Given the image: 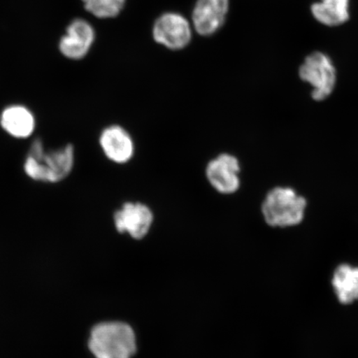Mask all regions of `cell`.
<instances>
[{
  "label": "cell",
  "instance_id": "6da1fadb",
  "mask_svg": "<svg viewBox=\"0 0 358 358\" xmlns=\"http://www.w3.org/2000/svg\"><path fill=\"white\" fill-rule=\"evenodd\" d=\"M75 149L69 144L57 150H46L41 138L31 144L24 164L26 176L34 181L57 183L64 181L73 171Z\"/></svg>",
  "mask_w": 358,
  "mask_h": 358
},
{
  "label": "cell",
  "instance_id": "7a4b0ae2",
  "mask_svg": "<svg viewBox=\"0 0 358 358\" xmlns=\"http://www.w3.org/2000/svg\"><path fill=\"white\" fill-rule=\"evenodd\" d=\"M88 348L96 358H132L137 352L136 336L124 322H104L92 329Z\"/></svg>",
  "mask_w": 358,
  "mask_h": 358
},
{
  "label": "cell",
  "instance_id": "3957f363",
  "mask_svg": "<svg viewBox=\"0 0 358 358\" xmlns=\"http://www.w3.org/2000/svg\"><path fill=\"white\" fill-rule=\"evenodd\" d=\"M307 201L289 187H275L267 192L262 205L264 219L268 226L288 227L301 223Z\"/></svg>",
  "mask_w": 358,
  "mask_h": 358
},
{
  "label": "cell",
  "instance_id": "277c9868",
  "mask_svg": "<svg viewBox=\"0 0 358 358\" xmlns=\"http://www.w3.org/2000/svg\"><path fill=\"white\" fill-rule=\"evenodd\" d=\"M299 78L313 87L311 96L316 101H324L334 91L337 71L332 60L323 52L308 55L299 67Z\"/></svg>",
  "mask_w": 358,
  "mask_h": 358
},
{
  "label": "cell",
  "instance_id": "5b68a950",
  "mask_svg": "<svg viewBox=\"0 0 358 358\" xmlns=\"http://www.w3.org/2000/svg\"><path fill=\"white\" fill-rule=\"evenodd\" d=\"M241 165L236 156L221 153L207 164L205 176L213 189L223 195L238 192L241 185Z\"/></svg>",
  "mask_w": 358,
  "mask_h": 358
},
{
  "label": "cell",
  "instance_id": "8992f818",
  "mask_svg": "<svg viewBox=\"0 0 358 358\" xmlns=\"http://www.w3.org/2000/svg\"><path fill=\"white\" fill-rule=\"evenodd\" d=\"M154 222V213L149 206L141 201H127L114 214V223L120 234L141 240L149 234Z\"/></svg>",
  "mask_w": 358,
  "mask_h": 358
},
{
  "label": "cell",
  "instance_id": "52a82bcc",
  "mask_svg": "<svg viewBox=\"0 0 358 358\" xmlns=\"http://www.w3.org/2000/svg\"><path fill=\"white\" fill-rule=\"evenodd\" d=\"M153 35L155 41L165 48L181 50L191 41V26L181 15L167 13L155 22Z\"/></svg>",
  "mask_w": 358,
  "mask_h": 358
},
{
  "label": "cell",
  "instance_id": "ba28073f",
  "mask_svg": "<svg viewBox=\"0 0 358 358\" xmlns=\"http://www.w3.org/2000/svg\"><path fill=\"white\" fill-rule=\"evenodd\" d=\"M99 145L106 158L115 164L131 162L136 154V144L131 134L120 124H111L103 129Z\"/></svg>",
  "mask_w": 358,
  "mask_h": 358
},
{
  "label": "cell",
  "instance_id": "9c48e42d",
  "mask_svg": "<svg viewBox=\"0 0 358 358\" xmlns=\"http://www.w3.org/2000/svg\"><path fill=\"white\" fill-rule=\"evenodd\" d=\"M95 38V31L90 22L75 20L67 26L65 35L60 39V52L70 60H82L91 50Z\"/></svg>",
  "mask_w": 358,
  "mask_h": 358
},
{
  "label": "cell",
  "instance_id": "30bf717a",
  "mask_svg": "<svg viewBox=\"0 0 358 358\" xmlns=\"http://www.w3.org/2000/svg\"><path fill=\"white\" fill-rule=\"evenodd\" d=\"M229 8V0H198L192 22L196 33L203 36L213 35L225 22Z\"/></svg>",
  "mask_w": 358,
  "mask_h": 358
},
{
  "label": "cell",
  "instance_id": "8fae6325",
  "mask_svg": "<svg viewBox=\"0 0 358 358\" xmlns=\"http://www.w3.org/2000/svg\"><path fill=\"white\" fill-rule=\"evenodd\" d=\"M0 127L8 136L24 140L32 136L35 131V116L27 106H8L0 114Z\"/></svg>",
  "mask_w": 358,
  "mask_h": 358
},
{
  "label": "cell",
  "instance_id": "7c38bea8",
  "mask_svg": "<svg viewBox=\"0 0 358 358\" xmlns=\"http://www.w3.org/2000/svg\"><path fill=\"white\" fill-rule=\"evenodd\" d=\"M333 288L338 301L352 303L358 299V267L343 264L336 268L332 280Z\"/></svg>",
  "mask_w": 358,
  "mask_h": 358
},
{
  "label": "cell",
  "instance_id": "4fadbf2b",
  "mask_svg": "<svg viewBox=\"0 0 358 358\" xmlns=\"http://www.w3.org/2000/svg\"><path fill=\"white\" fill-rule=\"evenodd\" d=\"M349 0H323L311 8L315 19L327 26H338L349 19Z\"/></svg>",
  "mask_w": 358,
  "mask_h": 358
},
{
  "label": "cell",
  "instance_id": "5bb4252c",
  "mask_svg": "<svg viewBox=\"0 0 358 358\" xmlns=\"http://www.w3.org/2000/svg\"><path fill=\"white\" fill-rule=\"evenodd\" d=\"M84 7L99 19L117 16L123 10L125 0H83Z\"/></svg>",
  "mask_w": 358,
  "mask_h": 358
}]
</instances>
